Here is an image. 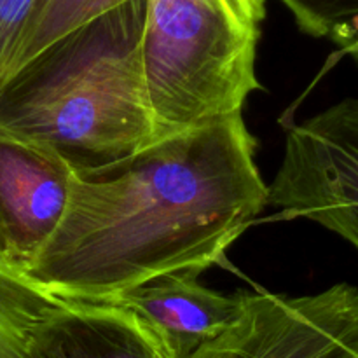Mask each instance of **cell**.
Returning <instances> with one entry per match:
<instances>
[{
	"instance_id": "cell-1",
	"label": "cell",
	"mask_w": 358,
	"mask_h": 358,
	"mask_svg": "<svg viewBox=\"0 0 358 358\" xmlns=\"http://www.w3.org/2000/svg\"><path fill=\"white\" fill-rule=\"evenodd\" d=\"M243 115L73 168L58 227L24 275L65 303L105 304L159 276L198 273L268 205Z\"/></svg>"
},
{
	"instance_id": "cell-2",
	"label": "cell",
	"mask_w": 358,
	"mask_h": 358,
	"mask_svg": "<svg viewBox=\"0 0 358 358\" xmlns=\"http://www.w3.org/2000/svg\"><path fill=\"white\" fill-rule=\"evenodd\" d=\"M145 0L117 7L17 70L0 90V133L73 168L128 157L157 138L142 62Z\"/></svg>"
},
{
	"instance_id": "cell-3",
	"label": "cell",
	"mask_w": 358,
	"mask_h": 358,
	"mask_svg": "<svg viewBox=\"0 0 358 358\" xmlns=\"http://www.w3.org/2000/svg\"><path fill=\"white\" fill-rule=\"evenodd\" d=\"M143 77L157 138L241 114L261 90L266 0H145Z\"/></svg>"
},
{
	"instance_id": "cell-4",
	"label": "cell",
	"mask_w": 358,
	"mask_h": 358,
	"mask_svg": "<svg viewBox=\"0 0 358 358\" xmlns=\"http://www.w3.org/2000/svg\"><path fill=\"white\" fill-rule=\"evenodd\" d=\"M268 205L278 219L304 217L358 250V98L290 126Z\"/></svg>"
},
{
	"instance_id": "cell-5",
	"label": "cell",
	"mask_w": 358,
	"mask_h": 358,
	"mask_svg": "<svg viewBox=\"0 0 358 358\" xmlns=\"http://www.w3.org/2000/svg\"><path fill=\"white\" fill-rule=\"evenodd\" d=\"M358 331V287L336 283L310 296L245 294L227 331L191 358H329Z\"/></svg>"
},
{
	"instance_id": "cell-6",
	"label": "cell",
	"mask_w": 358,
	"mask_h": 358,
	"mask_svg": "<svg viewBox=\"0 0 358 358\" xmlns=\"http://www.w3.org/2000/svg\"><path fill=\"white\" fill-rule=\"evenodd\" d=\"M72 175L56 150L0 133V234L13 268L24 271L58 227Z\"/></svg>"
},
{
	"instance_id": "cell-7",
	"label": "cell",
	"mask_w": 358,
	"mask_h": 358,
	"mask_svg": "<svg viewBox=\"0 0 358 358\" xmlns=\"http://www.w3.org/2000/svg\"><path fill=\"white\" fill-rule=\"evenodd\" d=\"M198 276H159L105 304L128 310L170 358H191L234 324L245 301V292L224 296L201 285Z\"/></svg>"
},
{
	"instance_id": "cell-8",
	"label": "cell",
	"mask_w": 358,
	"mask_h": 358,
	"mask_svg": "<svg viewBox=\"0 0 358 358\" xmlns=\"http://www.w3.org/2000/svg\"><path fill=\"white\" fill-rule=\"evenodd\" d=\"M30 358H170L157 339L117 304L63 303L38 322Z\"/></svg>"
},
{
	"instance_id": "cell-9",
	"label": "cell",
	"mask_w": 358,
	"mask_h": 358,
	"mask_svg": "<svg viewBox=\"0 0 358 358\" xmlns=\"http://www.w3.org/2000/svg\"><path fill=\"white\" fill-rule=\"evenodd\" d=\"M63 303L24 271L0 264V358H30L31 331Z\"/></svg>"
},
{
	"instance_id": "cell-10",
	"label": "cell",
	"mask_w": 358,
	"mask_h": 358,
	"mask_svg": "<svg viewBox=\"0 0 358 358\" xmlns=\"http://www.w3.org/2000/svg\"><path fill=\"white\" fill-rule=\"evenodd\" d=\"M129 2L133 0H34L9 79L59 38Z\"/></svg>"
},
{
	"instance_id": "cell-11",
	"label": "cell",
	"mask_w": 358,
	"mask_h": 358,
	"mask_svg": "<svg viewBox=\"0 0 358 358\" xmlns=\"http://www.w3.org/2000/svg\"><path fill=\"white\" fill-rule=\"evenodd\" d=\"M311 37H331L339 27L358 20V0H280Z\"/></svg>"
},
{
	"instance_id": "cell-12",
	"label": "cell",
	"mask_w": 358,
	"mask_h": 358,
	"mask_svg": "<svg viewBox=\"0 0 358 358\" xmlns=\"http://www.w3.org/2000/svg\"><path fill=\"white\" fill-rule=\"evenodd\" d=\"M34 0H0V90L10 76L14 55Z\"/></svg>"
},
{
	"instance_id": "cell-13",
	"label": "cell",
	"mask_w": 358,
	"mask_h": 358,
	"mask_svg": "<svg viewBox=\"0 0 358 358\" xmlns=\"http://www.w3.org/2000/svg\"><path fill=\"white\" fill-rule=\"evenodd\" d=\"M329 38L338 44L345 55H350L358 63V20L339 27Z\"/></svg>"
},
{
	"instance_id": "cell-14",
	"label": "cell",
	"mask_w": 358,
	"mask_h": 358,
	"mask_svg": "<svg viewBox=\"0 0 358 358\" xmlns=\"http://www.w3.org/2000/svg\"><path fill=\"white\" fill-rule=\"evenodd\" d=\"M329 358H358V331Z\"/></svg>"
},
{
	"instance_id": "cell-15",
	"label": "cell",
	"mask_w": 358,
	"mask_h": 358,
	"mask_svg": "<svg viewBox=\"0 0 358 358\" xmlns=\"http://www.w3.org/2000/svg\"><path fill=\"white\" fill-rule=\"evenodd\" d=\"M0 264H7L10 266L9 262H7V254H6V245H3V240H2V234H0Z\"/></svg>"
}]
</instances>
